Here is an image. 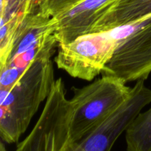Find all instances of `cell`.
<instances>
[{
	"mask_svg": "<svg viewBox=\"0 0 151 151\" xmlns=\"http://www.w3.org/2000/svg\"><path fill=\"white\" fill-rule=\"evenodd\" d=\"M55 80L51 57L34 60L9 91H0V136L16 143L26 131Z\"/></svg>",
	"mask_w": 151,
	"mask_h": 151,
	"instance_id": "6da1fadb",
	"label": "cell"
},
{
	"mask_svg": "<svg viewBox=\"0 0 151 151\" xmlns=\"http://www.w3.org/2000/svg\"><path fill=\"white\" fill-rule=\"evenodd\" d=\"M131 88L120 78L103 75L82 88H72L69 121L70 142H76L113 114L129 97Z\"/></svg>",
	"mask_w": 151,
	"mask_h": 151,
	"instance_id": "7a4b0ae2",
	"label": "cell"
},
{
	"mask_svg": "<svg viewBox=\"0 0 151 151\" xmlns=\"http://www.w3.org/2000/svg\"><path fill=\"white\" fill-rule=\"evenodd\" d=\"M109 31L116 47L103 73L125 83L145 81L151 72V14Z\"/></svg>",
	"mask_w": 151,
	"mask_h": 151,
	"instance_id": "3957f363",
	"label": "cell"
},
{
	"mask_svg": "<svg viewBox=\"0 0 151 151\" xmlns=\"http://www.w3.org/2000/svg\"><path fill=\"white\" fill-rule=\"evenodd\" d=\"M70 101L61 78L55 80L42 113L15 151H64L70 142Z\"/></svg>",
	"mask_w": 151,
	"mask_h": 151,
	"instance_id": "277c9868",
	"label": "cell"
},
{
	"mask_svg": "<svg viewBox=\"0 0 151 151\" xmlns=\"http://www.w3.org/2000/svg\"><path fill=\"white\" fill-rule=\"evenodd\" d=\"M116 47L110 31L87 34L58 45L55 62L70 76L91 81L104 72Z\"/></svg>",
	"mask_w": 151,
	"mask_h": 151,
	"instance_id": "5b68a950",
	"label": "cell"
},
{
	"mask_svg": "<svg viewBox=\"0 0 151 151\" xmlns=\"http://www.w3.org/2000/svg\"><path fill=\"white\" fill-rule=\"evenodd\" d=\"M151 103V89L139 80L131 88L126 101L104 122L76 142H69L64 151H110L118 137Z\"/></svg>",
	"mask_w": 151,
	"mask_h": 151,
	"instance_id": "8992f818",
	"label": "cell"
},
{
	"mask_svg": "<svg viewBox=\"0 0 151 151\" xmlns=\"http://www.w3.org/2000/svg\"><path fill=\"white\" fill-rule=\"evenodd\" d=\"M117 0H82L52 17L58 45L72 42L78 37L93 33L99 21Z\"/></svg>",
	"mask_w": 151,
	"mask_h": 151,
	"instance_id": "52a82bcc",
	"label": "cell"
},
{
	"mask_svg": "<svg viewBox=\"0 0 151 151\" xmlns=\"http://www.w3.org/2000/svg\"><path fill=\"white\" fill-rule=\"evenodd\" d=\"M53 32L54 26L52 17L44 14L38 7L24 17L17 28L5 63L27 51Z\"/></svg>",
	"mask_w": 151,
	"mask_h": 151,
	"instance_id": "ba28073f",
	"label": "cell"
},
{
	"mask_svg": "<svg viewBox=\"0 0 151 151\" xmlns=\"http://www.w3.org/2000/svg\"><path fill=\"white\" fill-rule=\"evenodd\" d=\"M151 14V0H117L97 24L101 31H109Z\"/></svg>",
	"mask_w": 151,
	"mask_h": 151,
	"instance_id": "9c48e42d",
	"label": "cell"
},
{
	"mask_svg": "<svg viewBox=\"0 0 151 151\" xmlns=\"http://www.w3.org/2000/svg\"><path fill=\"white\" fill-rule=\"evenodd\" d=\"M125 132L127 151H151V108L139 114Z\"/></svg>",
	"mask_w": 151,
	"mask_h": 151,
	"instance_id": "30bf717a",
	"label": "cell"
},
{
	"mask_svg": "<svg viewBox=\"0 0 151 151\" xmlns=\"http://www.w3.org/2000/svg\"><path fill=\"white\" fill-rule=\"evenodd\" d=\"M56 46H58V43L54 34H50L27 51L16 56L15 58L7 62L4 65L0 66V67L4 66H11L18 69L21 74H23L27 68L34 60L41 58L52 57Z\"/></svg>",
	"mask_w": 151,
	"mask_h": 151,
	"instance_id": "8fae6325",
	"label": "cell"
},
{
	"mask_svg": "<svg viewBox=\"0 0 151 151\" xmlns=\"http://www.w3.org/2000/svg\"><path fill=\"white\" fill-rule=\"evenodd\" d=\"M82 0H37V4L44 14L56 16Z\"/></svg>",
	"mask_w": 151,
	"mask_h": 151,
	"instance_id": "7c38bea8",
	"label": "cell"
}]
</instances>
